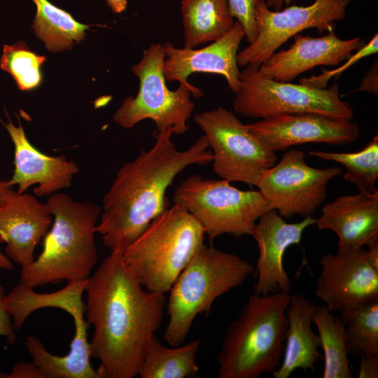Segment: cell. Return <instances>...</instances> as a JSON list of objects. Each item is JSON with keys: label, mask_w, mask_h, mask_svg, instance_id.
<instances>
[{"label": "cell", "mask_w": 378, "mask_h": 378, "mask_svg": "<svg viewBox=\"0 0 378 378\" xmlns=\"http://www.w3.org/2000/svg\"><path fill=\"white\" fill-rule=\"evenodd\" d=\"M85 316L94 332L91 357L99 361V378H132L160 328L166 307L164 293L144 289L125 263L111 252L87 279Z\"/></svg>", "instance_id": "obj_1"}, {"label": "cell", "mask_w": 378, "mask_h": 378, "mask_svg": "<svg viewBox=\"0 0 378 378\" xmlns=\"http://www.w3.org/2000/svg\"><path fill=\"white\" fill-rule=\"evenodd\" d=\"M172 135L170 128L154 131L152 148L125 163L104 195L95 231L111 252L122 253L168 208L166 192L178 174L190 165L211 162L204 135L183 150L176 148Z\"/></svg>", "instance_id": "obj_2"}, {"label": "cell", "mask_w": 378, "mask_h": 378, "mask_svg": "<svg viewBox=\"0 0 378 378\" xmlns=\"http://www.w3.org/2000/svg\"><path fill=\"white\" fill-rule=\"evenodd\" d=\"M46 204L53 223L43 237L39 255L22 267L20 284L34 288L64 280H87L98 259L94 234L101 207L56 192L49 195Z\"/></svg>", "instance_id": "obj_3"}, {"label": "cell", "mask_w": 378, "mask_h": 378, "mask_svg": "<svg viewBox=\"0 0 378 378\" xmlns=\"http://www.w3.org/2000/svg\"><path fill=\"white\" fill-rule=\"evenodd\" d=\"M291 295H250L228 327L217 356L218 378H258L280 365Z\"/></svg>", "instance_id": "obj_4"}, {"label": "cell", "mask_w": 378, "mask_h": 378, "mask_svg": "<svg viewBox=\"0 0 378 378\" xmlns=\"http://www.w3.org/2000/svg\"><path fill=\"white\" fill-rule=\"evenodd\" d=\"M254 271L241 257L203 244L169 290L164 340L169 346L182 344L197 316H208L218 298L240 286Z\"/></svg>", "instance_id": "obj_5"}, {"label": "cell", "mask_w": 378, "mask_h": 378, "mask_svg": "<svg viewBox=\"0 0 378 378\" xmlns=\"http://www.w3.org/2000/svg\"><path fill=\"white\" fill-rule=\"evenodd\" d=\"M204 235L198 221L174 204L124 250L122 259L146 290L164 294L204 244Z\"/></svg>", "instance_id": "obj_6"}, {"label": "cell", "mask_w": 378, "mask_h": 378, "mask_svg": "<svg viewBox=\"0 0 378 378\" xmlns=\"http://www.w3.org/2000/svg\"><path fill=\"white\" fill-rule=\"evenodd\" d=\"M172 201L198 221L210 241L225 234L250 235L260 217L272 209L258 190H241L226 180L197 174L176 188Z\"/></svg>", "instance_id": "obj_7"}, {"label": "cell", "mask_w": 378, "mask_h": 378, "mask_svg": "<svg viewBox=\"0 0 378 378\" xmlns=\"http://www.w3.org/2000/svg\"><path fill=\"white\" fill-rule=\"evenodd\" d=\"M164 52L162 44L151 43L144 51L141 61L132 66L139 80V90L134 97L124 99L117 109L113 120L119 126L129 129L138 122L149 119L156 131L172 129L173 134H185L195 105L190 96L200 98L202 90L183 84L170 90L163 73Z\"/></svg>", "instance_id": "obj_8"}, {"label": "cell", "mask_w": 378, "mask_h": 378, "mask_svg": "<svg viewBox=\"0 0 378 378\" xmlns=\"http://www.w3.org/2000/svg\"><path fill=\"white\" fill-rule=\"evenodd\" d=\"M240 85L234 93L235 112L250 118H266L282 114L312 113L335 119L352 120L353 108L340 96L335 83L329 88H316L268 78L249 64L239 75Z\"/></svg>", "instance_id": "obj_9"}, {"label": "cell", "mask_w": 378, "mask_h": 378, "mask_svg": "<svg viewBox=\"0 0 378 378\" xmlns=\"http://www.w3.org/2000/svg\"><path fill=\"white\" fill-rule=\"evenodd\" d=\"M193 120L211 149L213 170L222 179L255 186L261 174L276 162L275 153L228 109L206 111Z\"/></svg>", "instance_id": "obj_10"}, {"label": "cell", "mask_w": 378, "mask_h": 378, "mask_svg": "<svg viewBox=\"0 0 378 378\" xmlns=\"http://www.w3.org/2000/svg\"><path fill=\"white\" fill-rule=\"evenodd\" d=\"M305 157L300 150L286 151L256 181L255 186L270 208L284 218L312 216L326 197L329 181L342 173L337 167H312Z\"/></svg>", "instance_id": "obj_11"}, {"label": "cell", "mask_w": 378, "mask_h": 378, "mask_svg": "<svg viewBox=\"0 0 378 378\" xmlns=\"http://www.w3.org/2000/svg\"><path fill=\"white\" fill-rule=\"evenodd\" d=\"M351 0H315L307 6H291L270 9L265 0H257L255 17L257 36L237 53L239 66H260L288 39L309 28L319 33L333 31L342 20Z\"/></svg>", "instance_id": "obj_12"}, {"label": "cell", "mask_w": 378, "mask_h": 378, "mask_svg": "<svg viewBox=\"0 0 378 378\" xmlns=\"http://www.w3.org/2000/svg\"><path fill=\"white\" fill-rule=\"evenodd\" d=\"M316 295L330 312L378 301V270L363 247L324 255Z\"/></svg>", "instance_id": "obj_13"}, {"label": "cell", "mask_w": 378, "mask_h": 378, "mask_svg": "<svg viewBox=\"0 0 378 378\" xmlns=\"http://www.w3.org/2000/svg\"><path fill=\"white\" fill-rule=\"evenodd\" d=\"M246 125L274 153L307 143L346 145L360 136L358 125L352 120L312 113L278 115Z\"/></svg>", "instance_id": "obj_14"}, {"label": "cell", "mask_w": 378, "mask_h": 378, "mask_svg": "<svg viewBox=\"0 0 378 378\" xmlns=\"http://www.w3.org/2000/svg\"><path fill=\"white\" fill-rule=\"evenodd\" d=\"M315 223V218L308 216L300 222L289 223L274 209L267 211L260 217L250 234L259 250L253 293H290L292 283L283 265L284 254L289 246L298 244L304 230Z\"/></svg>", "instance_id": "obj_15"}, {"label": "cell", "mask_w": 378, "mask_h": 378, "mask_svg": "<svg viewBox=\"0 0 378 378\" xmlns=\"http://www.w3.org/2000/svg\"><path fill=\"white\" fill-rule=\"evenodd\" d=\"M244 38V30L235 21L223 36L200 49L180 48L170 42L164 43L162 68L166 80L177 81L192 88L194 85L188 82V78L193 73L219 74L225 77L229 88L235 93L240 85L237 56Z\"/></svg>", "instance_id": "obj_16"}, {"label": "cell", "mask_w": 378, "mask_h": 378, "mask_svg": "<svg viewBox=\"0 0 378 378\" xmlns=\"http://www.w3.org/2000/svg\"><path fill=\"white\" fill-rule=\"evenodd\" d=\"M293 38L289 48L272 53L258 66L262 76L290 82L315 66L338 65L365 44L360 37L340 39L333 31L321 37L298 34Z\"/></svg>", "instance_id": "obj_17"}, {"label": "cell", "mask_w": 378, "mask_h": 378, "mask_svg": "<svg viewBox=\"0 0 378 378\" xmlns=\"http://www.w3.org/2000/svg\"><path fill=\"white\" fill-rule=\"evenodd\" d=\"M4 126L14 146V171L9 181L18 186V192L37 185L34 195L49 196L71 185L79 172L74 161L64 155L51 156L41 152L29 141L20 121L16 126L8 118Z\"/></svg>", "instance_id": "obj_18"}, {"label": "cell", "mask_w": 378, "mask_h": 378, "mask_svg": "<svg viewBox=\"0 0 378 378\" xmlns=\"http://www.w3.org/2000/svg\"><path fill=\"white\" fill-rule=\"evenodd\" d=\"M51 223L48 206L36 195L10 190L0 203V234L6 244V256L21 267L31 262Z\"/></svg>", "instance_id": "obj_19"}, {"label": "cell", "mask_w": 378, "mask_h": 378, "mask_svg": "<svg viewBox=\"0 0 378 378\" xmlns=\"http://www.w3.org/2000/svg\"><path fill=\"white\" fill-rule=\"evenodd\" d=\"M315 224L338 236L337 250L368 246L378 239V191L338 197L323 206Z\"/></svg>", "instance_id": "obj_20"}, {"label": "cell", "mask_w": 378, "mask_h": 378, "mask_svg": "<svg viewBox=\"0 0 378 378\" xmlns=\"http://www.w3.org/2000/svg\"><path fill=\"white\" fill-rule=\"evenodd\" d=\"M315 304L302 294L291 295L286 309L288 327L284 351L280 365L272 373L274 378H288L298 369L315 370L323 354L318 348V335L312 328Z\"/></svg>", "instance_id": "obj_21"}, {"label": "cell", "mask_w": 378, "mask_h": 378, "mask_svg": "<svg viewBox=\"0 0 378 378\" xmlns=\"http://www.w3.org/2000/svg\"><path fill=\"white\" fill-rule=\"evenodd\" d=\"M87 280L67 282L63 288L50 293H38L29 286L19 284L4 297V306L19 330L34 311L41 308L61 309L71 316L74 322L85 321V303L82 300Z\"/></svg>", "instance_id": "obj_22"}, {"label": "cell", "mask_w": 378, "mask_h": 378, "mask_svg": "<svg viewBox=\"0 0 378 378\" xmlns=\"http://www.w3.org/2000/svg\"><path fill=\"white\" fill-rule=\"evenodd\" d=\"M181 11L184 48L220 38L234 22L227 0H182Z\"/></svg>", "instance_id": "obj_23"}, {"label": "cell", "mask_w": 378, "mask_h": 378, "mask_svg": "<svg viewBox=\"0 0 378 378\" xmlns=\"http://www.w3.org/2000/svg\"><path fill=\"white\" fill-rule=\"evenodd\" d=\"M25 345L43 378H99L90 363L87 333L74 332L69 351L63 356L49 352L34 335L26 338Z\"/></svg>", "instance_id": "obj_24"}, {"label": "cell", "mask_w": 378, "mask_h": 378, "mask_svg": "<svg viewBox=\"0 0 378 378\" xmlns=\"http://www.w3.org/2000/svg\"><path fill=\"white\" fill-rule=\"evenodd\" d=\"M201 340L196 339L184 345H163L155 335L141 362L137 376L141 378H191L199 374L196 355Z\"/></svg>", "instance_id": "obj_25"}, {"label": "cell", "mask_w": 378, "mask_h": 378, "mask_svg": "<svg viewBox=\"0 0 378 378\" xmlns=\"http://www.w3.org/2000/svg\"><path fill=\"white\" fill-rule=\"evenodd\" d=\"M36 13L32 26L38 38L46 48L54 52L71 48L85 36L89 25L77 22L70 13L48 0H32Z\"/></svg>", "instance_id": "obj_26"}, {"label": "cell", "mask_w": 378, "mask_h": 378, "mask_svg": "<svg viewBox=\"0 0 378 378\" xmlns=\"http://www.w3.org/2000/svg\"><path fill=\"white\" fill-rule=\"evenodd\" d=\"M313 323L316 325L323 350V378H352L344 339V323L326 305H315Z\"/></svg>", "instance_id": "obj_27"}, {"label": "cell", "mask_w": 378, "mask_h": 378, "mask_svg": "<svg viewBox=\"0 0 378 378\" xmlns=\"http://www.w3.org/2000/svg\"><path fill=\"white\" fill-rule=\"evenodd\" d=\"M349 355L362 357L378 354V301L340 312Z\"/></svg>", "instance_id": "obj_28"}, {"label": "cell", "mask_w": 378, "mask_h": 378, "mask_svg": "<svg viewBox=\"0 0 378 378\" xmlns=\"http://www.w3.org/2000/svg\"><path fill=\"white\" fill-rule=\"evenodd\" d=\"M310 155L333 161L346 168L344 178L354 184L359 192L372 193L378 178V136L376 134L360 150L334 153L310 150Z\"/></svg>", "instance_id": "obj_29"}, {"label": "cell", "mask_w": 378, "mask_h": 378, "mask_svg": "<svg viewBox=\"0 0 378 378\" xmlns=\"http://www.w3.org/2000/svg\"><path fill=\"white\" fill-rule=\"evenodd\" d=\"M46 57L31 51L24 42L4 45L0 59V67L15 80L21 90H32L42 80L41 66Z\"/></svg>", "instance_id": "obj_30"}, {"label": "cell", "mask_w": 378, "mask_h": 378, "mask_svg": "<svg viewBox=\"0 0 378 378\" xmlns=\"http://www.w3.org/2000/svg\"><path fill=\"white\" fill-rule=\"evenodd\" d=\"M378 51V35L376 33L370 41L357 50L355 53L347 58L342 65L332 70H323L319 75H312L308 78H302L300 83L314 87L316 88H326L331 78H337L342 73L351 66L358 62L363 58L374 55Z\"/></svg>", "instance_id": "obj_31"}, {"label": "cell", "mask_w": 378, "mask_h": 378, "mask_svg": "<svg viewBox=\"0 0 378 378\" xmlns=\"http://www.w3.org/2000/svg\"><path fill=\"white\" fill-rule=\"evenodd\" d=\"M257 0H227L233 18L242 26L245 38L250 44L257 36L255 10Z\"/></svg>", "instance_id": "obj_32"}, {"label": "cell", "mask_w": 378, "mask_h": 378, "mask_svg": "<svg viewBox=\"0 0 378 378\" xmlns=\"http://www.w3.org/2000/svg\"><path fill=\"white\" fill-rule=\"evenodd\" d=\"M4 286L0 284V336L5 337L8 343L14 344L17 340L16 330L12 323V317L4 306Z\"/></svg>", "instance_id": "obj_33"}, {"label": "cell", "mask_w": 378, "mask_h": 378, "mask_svg": "<svg viewBox=\"0 0 378 378\" xmlns=\"http://www.w3.org/2000/svg\"><path fill=\"white\" fill-rule=\"evenodd\" d=\"M0 378H43V375L34 362L20 361L13 365L10 372L0 373Z\"/></svg>", "instance_id": "obj_34"}, {"label": "cell", "mask_w": 378, "mask_h": 378, "mask_svg": "<svg viewBox=\"0 0 378 378\" xmlns=\"http://www.w3.org/2000/svg\"><path fill=\"white\" fill-rule=\"evenodd\" d=\"M366 91L377 95L378 93V64L377 60L371 66L363 76L359 87L354 92Z\"/></svg>", "instance_id": "obj_35"}, {"label": "cell", "mask_w": 378, "mask_h": 378, "mask_svg": "<svg viewBox=\"0 0 378 378\" xmlns=\"http://www.w3.org/2000/svg\"><path fill=\"white\" fill-rule=\"evenodd\" d=\"M358 377H378V354L360 357Z\"/></svg>", "instance_id": "obj_36"}, {"label": "cell", "mask_w": 378, "mask_h": 378, "mask_svg": "<svg viewBox=\"0 0 378 378\" xmlns=\"http://www.w3.org/2000/svg\"><path fill=\"white\" fill-rule=\"evenodd\" d=\"M368 258L372 265L378 270V239L368 245Z\"/></svg>", "instance_id": "obj_37"}, {"label": "cell", "mask_w": 378, "mask_h": 378, "mask_svg": "<svg viewBox=\"0 0 378 378\" xmlns=\"http://www.w3.org/2000/svg\"><path fill=\"white\" fill-rule=\"evenodd\" d=\"M111 10L116 13H122L127 7V0H106Z\"/></svg>", "instance_id": "obj_38"}, {"label": "cell", "mask_w": 378, "mask_h": 378, "mask_svg": "<svg viewBox=\"0 0 378 378\" xmlns=\"http://www.w3.org/2000/svg\"><path fill=\"white\" fill-rule=\"evenodd\" d=\"M291 0H266V6L270 9H273V10H280L282 9L283 6H288Z\"/></svg>", "instance_id": "obj_39"}, {"label": "cell", "mask_w": 378, "mask_h": 378, "mask_svg": "<svg viewBox=\"0 0 378 378\" xmlns=\"http://www.w3.org/2000/svg\"><path fill=\"white\" fill-rule=\"evenodd\" d=\"M4 239L0 234V244L4 243ZM0 268L10 270L13 269V262L11 260L0 251Z\"/></svg>", "instance_id": "obj_40"}, {"label": "cell", "mask_w": 378, "mask_h": 378, "mask_svg": "<svg viewBox=\"0 0 378 378\" xmlns=\"http://www.w3.org/2000/svg\"><path fill=\"white\" fill-rule=\"evenodd\" d=\"M12 186H13L10 184L9 180L0 181V203L7 193L12 190Z\"/></svg>", "instance_id": "obj_41"}]
</instances>
